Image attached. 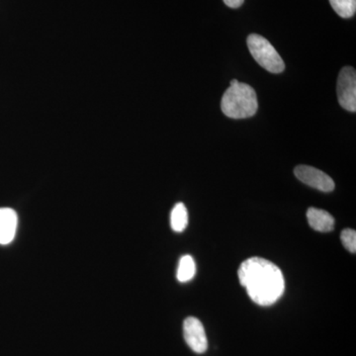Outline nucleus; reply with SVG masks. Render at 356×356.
<instances>
[{
  "mask_svg": "<svg viewBox=\"0 0 356 356\" xmlns=\"http://www.w3.org/2000/svg\"><path fill=\"white\" fill-rule=\"evenodd\" d=\"M238 275L248 296L257 305H273L284 292L282 271L273 262L261 257H252L243 261Z\"/></svg>",
  "mask_w": 356,
  "mask_h": 356,
  "instance_id": "obj_1",
  "label": "nucleus"
},
{
  "mask_svg": "<svg viewBox=\"0 0 356 356\" xmlns=\"http://www.w3.org/2000/svg\"><path fill=\"white\" fill-rule=\"evenodd\" d=\"M259 108L257 96L252 86L238 81L229 86L222 97V113L232 119H245L254 116Z\"/></svg>",
  "mask_w": 356,
  "mask_h": 356,
  "instance_id": "obj_2",
  "label": "nucleus"
},
{
  "mask_svg": "<svg viewBox=\"0 0 356 356\" xmlns=\"http://www.w3.org/2000/svg\"><path fill=\"white\" fill-rule=\"evenodd\" d=\"M248 48L255 62L267 72L281 74L285 70L284 62L280 54L270 42L261 35H250L248 37Z\"/></svg>",
  "mask_w": 356,
  "mask_h": 356,
  "instance_id": "obj_3",
  "label": "nucleus"
},
{
  "mask_svg": "<svg viewBox=\"0 0 356 356\" xmlns=\"http://www.w3.org/2000/svg\"><path fill=\"white\" fill-rule=\"evenodd\" d=\"M337 98L344 110L356 111V72L351 67H343L337 79Z\"/></svg>",
  "mask_w": 356,
  "mask_h": 356,
  "instance_id": "obj_4",
  "label": "nucleus"
},
{
  "mask_svg": "<svg viewBox=\"0 0 356 356\" xmlns=\"http://www.w3.org/2000/svg\"><path fill=\"white\" fill-rule=\"evenodd\" d=\"M294 173L300 181L318 191L332 192L334 189V182L332 177L313 166L298 165L295 168Z\"/></svg>",
  "mask_w": 356,
  "mask_h": 356,
  "instance_id": "obj_5",
  "label": "nucleus"
},
{
  "mask_svg": "<svg viewBox=\"0 0 356 356\" xmlns=\"http://www.w3.org/2000/svg\"><path fill=\"white\" fill-rule=\"evenodd\" d=\"M186 343L194 353H204L208 348V339L202 323L195 317H189L184 323Z\"/></svg>",
  "mask_w": 356,
  "mask_h": 356,
  "instance_id": "obj_6",
  "label": "nucleus"
},
{
  "mask_svg": "<svg viewBox=\"0 0 356 356\" xmlns=\"http://www.w3.org/2000/svg\"><path fill=\"white\" fill-rule=\"evenodd\" d=\"M18 217L10 208H0V245H8L14 240Z\"/></svg>",
  "mask_w": 356,
  "mask_h": 356,
  "instance_id": "obj_7",
  "label": "nucleus"
},
{
  "mask_svg": "<svg viewBox=\"0 0 356 356\" xmlns=\"http://www.w3.org/2000/svg\"><path fill=\"white\" fill-rule=\"evenodd\" d=\"M307 219L311 228L315 231L327 233L334 228V219L327 211L310 208L307 212Z\"/></svg>",
  "mask_w": 356,
  "mask_h": 356,
  "instance_id": "obj_8",
  "label": "nucleus"
},
{
  "mask_svg": "<svg viewBox=\"0 0 356 356\" xmlns=\"http://www.w3.org/2000/svg\"><path fill=\"white\" fill-rule=\"evenodd\" d=\"M170 225L173 231L181 233L188 225V212L184 203H177L170 215Z\"/></svg>",
  "mask_w": 356,
  "mask_h": 356,
  "instance_id": "obj_9",
  "label": "nucleus"
},
{
  "mask_svg": "<svg viewBox=\"0 0 356 356\" xmlns=\"http://www.w3.org/2000/svg\"><path fill=\"white\" fill-rule=\"evenodd\" d=\"M196 266L191 255H184L180 259L177 269V280L179 282H188L195 276Z\"/></svg>",
  "mask_w": 356,
  "mask_h": 356,
  "instance_id": "obj_10",
  "label": "nucleus"
},
{
  "mask_svg": "<svg viewBox=\"0 0 356 356\" xmlns=\"http://www.w3.org/2000/svg\"><path fill=\"white\" fill-rule=\"evenodd\" d=\"M337 15L343 18L353 17L356 11V0H330Z\"/></svg>",
  "mask_w": 356,
  "mask_h": 356,
  "instance_id": "obj_11",
  "label": "nucleus"
},
{
  "mask_svg": "<svg viewBox=\"0 0 356 356\" xmlns=\"http://www.w3.org/2000/svg\"><path fill=\"white\" fill-rule=\"evenodd\" d=\"M341 242L343 247L350 252L351 254H355L356 252V232L355 229H346L341 232Z\"/></svg>",
  "mask_w": 356,
  "mask_h": 356,
  "instance_id": "obj_12",
  "label": "nucleus"
},
{
  "mask_svg": "<svg viewBox=\"0 0 356 356\" xmlns=\"http://www.w3.org/2000/svg\"><path fill=\"white\" fill-rule=\"evenodd\" d=\"M222 1H224L227 6L231 7V8H238V7L243 6L245 0H222Z\"/></svg>",
  "mask_w": 356,
  "mask_h": 356,
  "instance_id": "obj_13",
  "label": "nucleus"
}]
</instances>
